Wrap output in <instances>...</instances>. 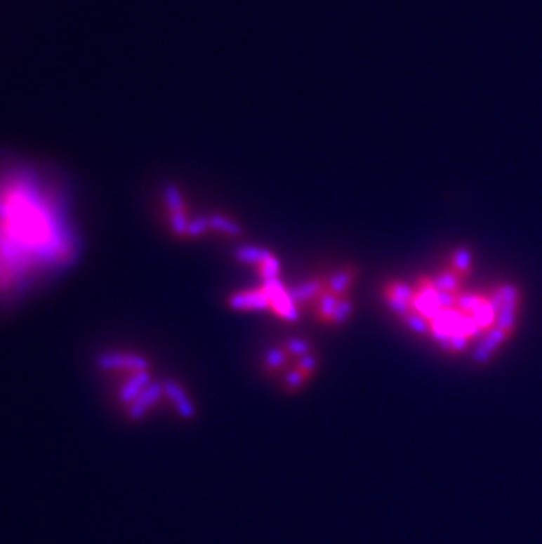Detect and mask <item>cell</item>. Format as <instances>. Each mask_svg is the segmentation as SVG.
Masks as SVG:
<instances>
[{"mask_svg": "<svg viewBox=\"0 0 542 544\" xmlns=\"http://www.w3.org/2000/svg\"><path fill=\"white\" fill-rule=\"evenodd\" d=\"M282 345H284V349H286V351L289 352V354L293 356L294 359H298V358H301V356L312 352L310 344H308L307 340H301V338H289V340L282 342Z\"/></svg>", "mask_w": 542, "mask_h": 544, "instance_id": "5", "label": "cell"}, {"mask_svg": "<svg viewBox=\"0 0 542 544\" xmlns=\"http://www.w3.org/2000/svg\"><path fill=\"white\" fill-rule=\"evenodd\" d=\"M294 366L300 369L305 376H308L312 379V376H314L319 366V356L314 354V352H308V354L298 358L296 361H294Z\"/></svg>", "mask_w": 542, "mask_h": 544, "instance_id": "6", "label": "cell"}, {"mask_svg": "<svg viewBox=\"0 0 542 544\" xmlns=\"http://www.w3.org/2000/svg\"><path fill=\"white\" fill-rule=\"evenodd\" d=\"M308 380H310V377L305 376L300 369H296V366L293 365L289 370H287L286 377H284V390H286L287 393H296V391H300Z\"/></svg>", "mask_w": 542, "mask_h": 544, "instance_id": "4", "label": "cell"}, {"mask_svg": "<svg viewBox=\"0 0 542 544\" xmlns=\"http://www.w3.org/2000/svg\"><path fill=\"white\" fill-rule=\"evenodd\" d=\"M294 361H296V359H294L293 356L284 349V345L280 344L277 345V347L267 351L266 358H264V369H266L267 373H277L284 369L289 370L291 366L294 365Z\"/></svg>", "mask_w": 542, "mask_h": 544, "instance_id": "3", "label": "cell"}, {"mask_svg": "<svg viewBox=\"0 0 542 544\" xmlns=\"http://www.w3.org/2000/svg\"><path fill=\"white\" fill-rule=\"evenodd\" d=\"M472 270L468 248H458L446 266L414 282H389L384 300L412 331L428 335L451 352H461L477 338L475 361L484 363L514 335L520 294L513 286L489 293H467Z\"/></svg>", "mask_w": 542, "mask_h": 544, "instance_id": "2", "label": "cell"}, {"mask_svg": "<svg viewBox=\"0 0 542 544\" xmlns=\"http://www.w3.org/2000/svg\"><path fill=\"white\" fill-rule=\"evenodd\" d=\"M79 237L67 196L44 169L0 166V303L18 301L71 268Z\"/></svg>", "mask_w": 542, "mask_h": 544, "instance_id": "1", "label": "cell"}]
</instances>
